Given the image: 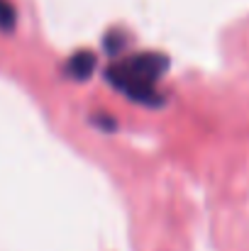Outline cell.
<instances>
[{
    "instance_id": "3",
    "label": "cell",
    "mask_w": 249,
    "mask_h": 251,
    "mask_svg": "<svg viewBox=\"0 0 249 251\" xmlns=\"http://www.w3.org/2000/svg\"><path fill=\"white\" fill-rule=\"evenodd\" d=\"M0 29L2 32L15 29V7L7 0H0Z\"/></svg>"
},
{
    "instance_id": "1",
    "label": "cell",
    "mask_w": 249,
    "mask_h": 251,
    "mask_svg": "<svg viewBox=\"0 0 249 251\" xmlns=\"http://www.w3.org/2000/svg\"><path fill=\"white\" fill-rule=\"evenodd\" d=\"M166 69H168V59L164 54L139 51L110 64L105 78L110 85H115V90H120L130 100L147 107H159L164 102V95L159 93V81L164 78Z\"/></svg>"
},
{
    "instance_id": "2",
    "label": "cell",
    "mask_w": 249,
    "mask_h": 251,
    "mask_svg": "<svg viewBox=\"0 0 249 251\" xmlns=\"http://www.w3.org/2000/svg\"><path fill=\"white\" fill-rule=\"evenodd\" d=\"M66 76L74 81H85L90 78V74L95 71V54L90 51H76L69 61H66Z\"/></svg>"
}]
</instances>
